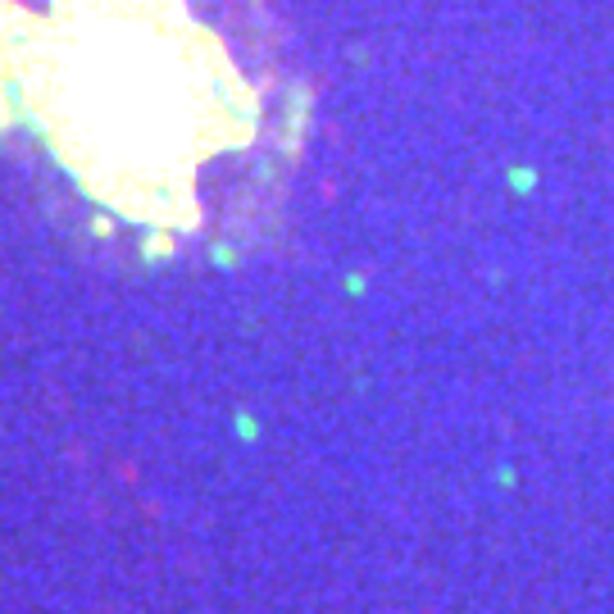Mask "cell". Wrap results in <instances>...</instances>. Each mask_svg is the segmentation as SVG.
Masks as SVG:
<instances>
[{"mask_svg": "<svg viewBox=\"0 0 614 614\" xmlns=\"http://www.w3.org/2000/svg\"><path fill=\"white\" fill-rule=\"evenodd\" d=\"M96 23L65 14V27L46 46V101L42 118L65 146V156L91 173H110V196L141 169H192L201 150L224 137L209 133V101L219 96V50H209L196 33L173 23H156L141 0L133 23H114V0H82Z\"/></svg>", "mask_w": 614, "mask_h": 614, "instance_id": "obj_1", "label": "cell"}]
</instances>
